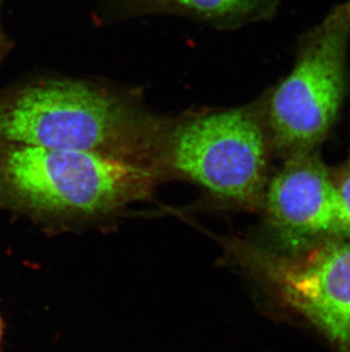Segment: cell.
Segmentation results:
<instances>
[{
    "mask_svg": "<svg viewBox=\"0 0 350 352\" xmlns=\"http://www.w3.org/2000/svg\"><path fill=\"white\" fill-rule=\"evenodd\" d=\"M281 1L282 0H119V6L129 15L175 14L218 28H231L272 16Z\"/></svg>",
    "mask_w": 350,
    "mask_h": 352,
    "instance_id": "cell-7",
    "label": "cell"
},
{
    "mask_svg": "<svg viewBox=\"0 0 350 352\" xmlns=\"http://www.w3.org/2000/svg\"><path fill=\"white\" fill-rule=\"evenodd\" d=\"M338 209L346 237L350 236V155L338 173H334Z\"/></svg>",
    "mask_w": 350,
    "mask_h": 352,
    "instance_id": "cell-8",
    "label": "cell"
},
{
    "mask_svg": "<svg viewBox=\"0 0 350 352\" xmlns=\"http://www.w3.org/2000/svg\"><path fill=\"white\" fill-rule=\"evenodd\" d=\"M3 319L0 317V349H1V341H3Z\"/></svg>",
    "mask_w": 350,
    "mask_h": 352,
    "instance_id": "cell-10",
    "label": "cell"
},
{
    "mask_svg": "<svg viewBox=\"0 0 350 352\" xmlns=\"http://www.w3.org/2000/svg\"><path fill=\"white\" fill-rule=\"evenodd\" d=\"M224 244L242 270L311 324L334 352H350V236L294 253L240 239Z\"/></svg>",
    "mask_w": 350,
    "mask_h": 352,
    "instance_id": "cell-5",
    "label": "cell"
},
{
    "mask_svg": "<svg viewBox=\"0 0 350 352\" xmlns=\"http://www.w3.org/2000/svg\"><path fill=\"white\" fill-rule=\"evenodd\" d=\"M350 0L305 34L290 74L258 103L273 150L284 157L314 152L344 102L348 85Z\"/></svg>",
    "mask_w": 350,
    "mask_h": 352,
    "instance_id": "cell-4",
    "label": "cell"
},
{
    "mask_svg": "<svg viewBox=\"0 0 350 352\" xmlns=\"http://www.w3.org/2000/svg\"><path fill=\"white\" fill-rule=\"evenodd\" d=\"M8 46H10V43H8L6 38L3 36V31H1V25H0V63H1L5 54L7 53Z\"/></svg>",
    "mask_w": 350,
    "mask_h": 352,
    "instance_id": "cell-9",
    "label": "cell"
},
{
    "mask_svg": "<svg viewBox=\"0 0 350 352\" xmlns=\"http://www.w3.org/2000/svg\"><path fill=\"white\" fill-rule=\"evenodd\" d=\"M156 166L0 140V201L48 218H91L148 196Z\"/></svg>",
    "mask_w": 350,
    "mask_h": 352,
    "instance_id": "cell-2",
    "label": "cell"
},
{
    "mask_svg": "<svg viewBox=\"0 0 350 352\" xmlns=\"http://www.w3.org/2000/svg\"><path fill=\"white\" fill-rule=\"evenodd\" d=\"M271 148L258 104L194 112L166 121L159 166L220 202L257 209L268 187Z\"/></svg>",
    "mask_w": 350,
    "mask_h": 352,
    "instance_id": "cell-3",
    "label": "cell"
},
{
    "mask_svg": "<svg viewBox=\"0 0 350 352\" xmlns=\"http://www.w3.org/2000/svg\"><path fill=\"white\" fill-rule=\"evenodd\" d=\"M166 121L136 95L86 80H36L0 95L1 140L133 160L159 170Z\"/></svg>",
    "mask_w": 350,
    "mask_h": 352,
    "instance_id": "cell-1",
    "label": "cell"
},
{
    "mask_svg": "<svg viewBox=\"0 0 350 352\" xmlns=\"http://www.w3.org/2000/svg\"><path fill=\"white\" fill-rule=\"evenodd\" d=\"M281 252H301L346 237L338 209L334 173L316 152L285 157L268 180L263 206Z\"/></svg>",
    "mask_w": 350,
    "mask_h": 352,
    "instance_id": "cell-6",
    "label": "cell"
}]
</instances>
